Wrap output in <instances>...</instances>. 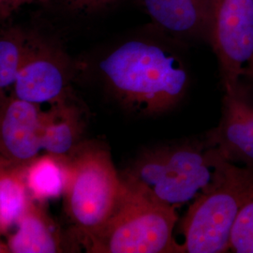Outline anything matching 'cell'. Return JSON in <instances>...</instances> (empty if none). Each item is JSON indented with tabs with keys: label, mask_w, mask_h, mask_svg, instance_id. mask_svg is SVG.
Instances as JSON below:
<instances>
[{
	"label": "cell",
	"mask_w": 253,
	"mask_h": 253,
	"mask_svg": "<svg viewBox=\"0 0 253 253\" xmlns=\"http://www.w3.org/2000/svg\"><path fill=\"white\" fill-rule=\"evenodd\" d=\"M100 71L116 99L144 115L173 108L189 87V73L179 56L149 40L123 42L101 60Z\"/></svg>",
	"instance_id": "cell-1"
},
{
	"label": "cell",
	"mask_w": 253,
	"mask_h": 253,
	"mask_svg": "<svg viewBox=\"0 0 253 253\" xmlns=\"http://www.w3.org/2000/svg\"><path fill=\"white\" fill-rule=\"evenodd\" d=\"M224 160L210 145H163L141 154L121 177L128 187L177 208L208 190Z\"/></svg>",
	"instance_id": "cell-2"
},
{
	"label": "cell",
	"mask_w": 253,
	"mask_h": 253,
	"mask_svg": "<svg viewBox=\"0 0 253 253\" xmlns=\"http://www.w3.org/2000/svg\"><path fill=\"white\" fill-rule=\"evenodd\" d=\"M64 208L82 244L107 223L126 186L108 150L81 145L67 158Z\"/></svg>",
	"instance_id": "cell-3"
},
{
	"label": "cell",
	"mask_w": 253,
	"mask_h": 253,
	"mask_svg": "<svg viewBox=\"0 0 253 253\" xmlns=\"http://www.w3.org/2000/svg\"><path fill=\"white\" fill-rule=\"evenodd\" d=\"M253 195V167L224 160L212 185L191 202L183 217L180 253L229 252L236 217Z\"/></svg>",
	"instance_id": "cell-4"
},
{
	"label": "cell",
	"mask_w": 253,
	"mask_h": 253,
	"mask_svg": "<svg viewBox=\"0 0 253 253\" xmlns=\"http://www.w3.org/2000/svg\"><path fill=\"white\" fill-rule=\"evenodd\" d=\"M107 223L84 246L88 253H180L173 238L176 208L165 206L127 185Z\"/></svg>",
	"instance_id": "cell-5"
},
{
	"label": "cell",
	"mask_w": 253,
	"mask_h": 253,
	"mask_svg": "<svg viewBox=\"0 0 253 253\" xmlns=\"http://www.w3.org/2000/svg\"><path fill=\"white\" fill-rule=\"evenodd\" d=\"M209 40L225 93L238 90L240 77L253 59V0H217Z\"/></svg>",
	"instance_id": "cell-6"
},
{
	"label": "cell",
	"mask_w": 253,
	"mask_h": 253,
	"mask_svg": "<svg viewBox=\"0 0 253 253\" xmlns=\"http://www.w3.org/2000/svg\"><path fill=\"white\" fill-rule=\"evenodd\" d=\"M70 82V64L63 52L30 38L11 95L39 105H53L67 100Z\"/></svg>",
	"instance_id": "cell-7"
},
{
	"label": "cell",
	"mask_w": 253,
	"mask_h": 253,
	"mask_svg": "<svg viewBox=\"0 0 253 253\" xmlns=\"http://www.w3.org/2000/svg\"><path fill=\"white\" fill-rule=\"evenodd\" d=\"M42 105L11 94L0 98V157L26 166L42 150Z\"/></svg>",
	"instance_id": "cell-8"
},
{
	"label": "cell",
	"mask_w": 253,
	"mask_h": 253,
	"mask_svg": "<svg viewBox=\"0 0 253 253\" xmlns=\"http://www.w3.org/2000/svg\"><path fill=\"white\" fill-rule=\"evenodd\" d=\"M209 145L228 162L253 168V106L238 90L225 93L222 118L209 137Z\"/></svg>",
	"instance_id": "cell-9"
},
{
	"label": "cell",
	"mask_w": 253,
	"mask_h": 253,
	"mask_svg": "<svg viewBox=\"0 0 253 253\" xmlns=\"http://www.w3.org/2000/svg\"><path fill=\"white\" fill-rule=\"evenodd\" d=\"M163 31L179 38L210 39L217 0H141Z\"/></svg>",
	"instance_id": "cell-10"
},
{
	"label": "cell",
	"mask_w": 253,
	"mask_h": 253,
	"mask_svg": "<svg viewBox=\"0 0 253 253\" xmlns=\"http://www.w3.org/2000/svg\"><path fill=\"white\" fill-rule=\"evenodd\" d=\"M44 203L32 198L8 236L10 253H56L66 252L63 235L59 227L46 212Z\"/></svg>",
	"instance_id": "cell-11"
},
{
	"label": "cell",
	"mask_w": 253,
	"mask_h": 253,
	"mask_svg": "<svg viewBox=\"0 0 253 253\" xmlns=\"http://www.w3.org/2000/svg\"><path fill=\"white\" fill-rule=\"evenodd\" d=\"M81 115L68 100L50 105L44 111L42 145L46 153L69 158L80 146Z\"/></svg>",
	"instance_id": "cell-12"
},
{
	"label": "cell",
	"mask_w": 253,
	"mask_h": 253,
	"mask_svg": "<svg viewBox=\"0 0 253 253\" xmlns=\"http://www.w3.org/2000/svg\"><path fill=\"white\" fill-rule=\"evenodd\" d=\"M24 174L32 199L44 203L63 197L68 177L67 159L49 153L39 155L25 166Z\"/></svg>",
	"instance_id": "cell-13"
},
{
	"label": "cell",
	"mask_w": 253,
	"mask_h": 253,
	"mask_svg": "<svg viewBox=\"0 0 253 253\" xmlns=\"http://www.w3.org/2000/svg\"><path fill=\"white\" fill-rule=\"evenodd\" d=\"M24 169L0 157V235L16 226L31 199Z\"/></svg>",
	"instance_id": "cell-14"
},
{
	"label": "cell",
	"mask_w": 253,
	"mask_h": 253,
	"mask_svg": "<svg viewBox=\"0 0 253 253\" xmlns=\"http://www.w3.org/2000/svg\"><path fill=\"white\" fill-rule=\"evenodd\" d=\"M29 40L17 30L0 36V98L12 88L27 54Z\"/></svg>",
	"instance_id": "cell-15"
},
{
	"label": "cell",
	"mask_w": 253,
	"mask_h": 253,
	"mask_svg": "<svg viewBox=\"0 0 253 253\" xmlns=\"http://www.w3.org/2000/svg\"><path fill=\"white\" fill-rule=\"evenodd\" d=\"M229 251L253 253V195L246 202L236 217L230 236Z\"/></svg>",
	"instance_id": "cell-16"
},
{
	"label": "cell",
	"mask_w": 253,
	"mask_h": 253,
	"mask_svg": "<svg viewBox=\"0 0 253 253\" xmlns=\"http://www.w3.org/2000/svg\"><path fill=\"white\" fill-rule=\"evenodd\" d=\"M117 0H66L71 8L78 11L92 12L113 4Z\"/></svg>",
	"instance_id": "cell-17"
},
{
	"label": "cell",
	"mask_w": 253,
	"mask_h": 253,
	"mask_svg": "<svg viewBox=\"0 0 253 253\" xmlns=\"http://www.w3.org/2000/svg\"><path fill=\"white\" fill-rule=\"evenodd\" d=\"M46 1L47 0H0V16L8 15L10 12L25 5Z\"/></svg>",
	"instance_id": "cell-18"
},
{
	"label": "cell",
	"mask_w": 253,
	"mask_h": 253,
	"mask_svg": "<svg viewBox=\"0 0 253 253\" xmlns=\"http://www.w3.org/2000/svg\"><path fill=\"white\" fill-rule=\"evenodd\" d=\"M0 253H10L7 242H4L1 239H0Z\"/></svg>",
	"instance_id": "cell-19"
},
{
	"label": "cell",
	"mask_w": 253,
	"mask_h": 253,
	"mask_svg": "<svg viewBox=\"0 0 253 253\" xmlns=\"http://www.w3.org/2000/svg\"><path fill=\"white\" fill-rule=\"evenodd\" d=\"M246 73L251 74V75L253 77V59L252 60V62L250 63V65H249V67H248V69H247V72H246Z\"/></svg>",
	"instance_id": "cell-20"
},
{
	"label": "cell",
	"mask_w": 253,
	"mask_h": 253,
	"mask_svg": "<svg viewBox=\"0 0 253 253\" xmlns=\"http://www.w3.org/2000/svg\"><path fill=\"white\" fill-rule=\"evenodd\" d=\"M0 236H1V235H0Z\"/></svg>",
	"instance_id": "cell-21"
}]
</instances>
